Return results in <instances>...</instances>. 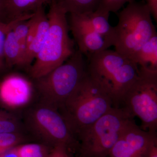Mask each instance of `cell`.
<instances>
[{
	"label": "cell",
	"mask_w": 157,
	"mask_h": 157,
	"mask_svg": "<svg viewBox=\"0 0 157 157\" xmlns=\"http://www.w3.org/2000/svg\"><path fill=\"white\" fill-rule=\"evenodd\" d=\"M87 69L90 78L112 99L114 107H121L125 95L140 74L133 61L108 49L87 59Z\"/></svg>",
	"instance_id": "cell-1"
},
{
	"label": "cell",
	"mask_w": 157,
	"mask_h": 157,
	"mask_svg": "<svg viewBox=\"0 0 157 157\" xmlns=\"http://www.w3.org/2000/svg\"><path fill=\"white\" fill-rule=\"evenodd\" d=\"M113 107L112 99L88 72L59 111L76 135Z\"/></svg>",
	"instance_id": "cell-2"
},
{
	"label": "cell",
	"mask_w": 157,
	"mask_h": 157,
	"mask_svg": "<svg viewBox=\"0 0 157 157\" xmlns=\"http://www.w3.org/2000/svg\"><path fill=\"white\" fill-rule=\"evenodd\" d=\"M67 13L53 0L47 16L49 31L41 50L30 67V74L36 79L63 63L75 52L74 41L69 36Z\"/></svg>",
	"instance_id": "cell-3"
},
{
	"label": "cell",
	"mask_w": 157,
	"mask_h": 157,
	"mask_svg": "<svg viewBox=\"0 0 157 157\" xmlns=\"http://www.w3.org/2000/svg\"><path fill=\"white\" fill-rule=\"evenodd\" d=\"M134 117L124 107H113L76 134L80 157H107L128 123Z\"/></svg>",
	"instance_id": "cell-4"
},
{
	"label": "cell",
	"mask_w": 157,
	"mask_h": 157,
	"mask_svg": "<svg viewBox=\"0 0 157 157\" xmlns=\"http://www.w3.org/2000/svg\"><path fill=\"white\" fill-rule=\"evenodd\" d=\"M114 26L116 51L133 61L140 48L157 34L151 15L145 2L134 1L118 14Z\"/></svg>",
	"instance_id": "cell-5"
},
{
	"label": "cell",
	"mask_w": 157,
	"mask_h": 157,
	"mask_svg": "<svg viewBox=\"0 0 157 157\" xmlns=\"http://www.w3.org/2000/svg\"><path fill=\"white\" fill-rule=\"evenodd\" d=\"M87 73V62L77 49L63 63L35 79L41 103L59 110Z\"/></svg>",
	"instance_id": "cell-6"
},
{
	"label": "cell",
	"mask_w": 157,
	"mask_h": 157,
	"mask_svg": "<svg viewBox=\"0 0 157 157\" xmlns=\"http://www.w3.org/2000/svg\"><path fill=\"white\" fill-rule=\"evenodd\" d=\"M139 70V77L124 97L122 107L140 119L141 129L156 133L157 71Z\"/></svg>",
	"instance_id": "cell-7"
},
{
	"label": "cell",
	"mask_w": 157,
	"mask_h": 157,
	"mask_svg": "<svg viewBox=\"0 0 157 157\" xmlns=\"http://www.w3.org/2000/svg\"><path fill=\"white\" fill-rule=\"evenodd\" d=\"M28 121L32 131L46 145H65L71 152L78 150L75 135L58 109L40 103L29 113Z\"/></svg>",
	"instance_id": "cell-8"
},
{
	"label": "cell",
	"mask_w": 157,
	"mask_h": 157,
	"mask_svg": "<svg viewBox=\"0 0 157 157\" xmlns=\"http://www.w3.org/2000/svg\"><path fill=\"white\" fill-rule=\"evenodd\" d=\"M157 146V133L144 131L130 121L107 157H149Z\"/></svg>",
	"instance_id": "cell-9"
},
{
	"label": "cell",
	"mask_w": 157,
	"mask_h": 157,
	"mask_svg": "<svg viewBox=\"0 0 157 157\" xmlns=\"http://www.w3.org/2000/svg\"><path fill=\"white\" fill-rule=\"evenodd\" d=\"M33 92L32 83L18 74L9 75L0 82V102L9 108L17 109L27 105Z\"/></svg>",
	"instance_id": "cell-10"
},
{
	"label": "cell",
	"mask_w": 157,
	"mask_h": 157,
	"mask_svg": "<svg viewBox=\"0 0 157 157\" xmlns=\"http://www.w3.org/2000/svg\"><path fill=\"white\" fill-rule=\"evenodd\" d=\"M33 23L27 39L23 67H30L35 60L45 42L50 27V22L43 7L34 12Z\"/></svg>",
	"instance_id": "cell-11"
},
{
	"label": "cell",
	"mask_w": 157,
	"mask_h": 157,
	"mask_svg": "<svg viewBox=\"0 0 157 157\" xmlns=\"http://www.w3.org/2000/svg\"><path fill=\"white\" fill-rule=\"evenodd\" d=\"M69 25L78 50L87 59L113 46L103 36L70 17Z\"/></svg>",
	"instance_id": "cell-12"
},
{
	"label": "cell",
	"mask_w": 157,
	"mask_h": 157,
	"mask_svg": "<svg viewBox=\"0 0 157 157\" xmlns=\"http://www.w3.org/2000/svg\"><path fill=\"white\" fill-rule=\"evenodd\" d=\"M109 14H104L96 10L83 14H70V17L103 36L114 46L115 29L114 27L109 23Z\"/></svg>",
	"instance_id": "cell-13"
},
{
	"label": "cell",
	"mask_w": 157,
	"mask_h": 157,
	"mask_svg": "<svg viewBox=\"0 0 157 157\" xmlns=\"http://www.w3.org/2000/svg\"><path fill=\"white\" fill-rule=\"evenodd\" d=\"M53 0H7L6 13L9 22L22 17L32 16L37 9L45 3Z\"/></svg>",
	"instance_id": "cell-14"
},
{
	"label": "cell",
	"mask_w": 157,
	"mask_h": 157,
	"mask_svg": "<svg viewBox=\"0 0 157 157\" xmlns=\"http://www.w3.org/2000/svg\"><path fill=\"white\" fill-rule=\"evenodd\" d=\"M133 61L139 69L157 71V34L141 47Z\"/></svg>",
	"instance_id": "cell-15"
},
{
	"label": "cell",
	"mask_w": 157,
	"mask_h": 157,
	"mask_svg": "<svg viewBox=\"0 0 157 157\" xmlns=\"http://www.w3.org/2000/svg\"><path fill=\"white\" fill-rule=\"evenodd\" d=\"M13 27L7 32L4 42L5 65L9 67L15 66L23 67L22 51L19 41L12 30Z\"/></svg>",
	"instance_id": "cell-16"
},
{
	"label": "cell",
	"mask_w": 157,
	"mask_h": 157,
	"mask_svg": "<svg viewBox=\"0 0 157 157\" xmlns=\"http://www.w3.org/2000/svg\"><path fill=\"white\" fill-rule=\"evenodd\" d=\"M65 12L80 14L94 11L98 9L101 0H54Z\"/></svg>",
	"instance_id": "cell-17"
},
{
	"label": "cell",
	"mask_w": 157,
	"mask_h": 157,
	"mask_svg": "<svg viewBox=\"0 0 157 157\" xmlns=\"http://www.w3.org/2000/svg\"><path fill=\"white\" fill-rule=\"evenodd\" d=\"M15 148L19 157H48L53 147L44 143H21Z\"/></svg>",
	"instance_id": "cell-18"
},
{
	"label": "cell",
	"mask_w": 157,
	"mask_h": 157,
	"mask_svg": "<svg viewBox=\"0 0 157 157\" xmlns=\"http://www.w3.org/2000/svg\"><path fill=\"white\" fill-rule=\"evenodd\" d=\"M33 16H31L29 18H25L18 21L14 25L12 28V30L14 31L15 36L19 41L22 51L23 57V67L26 48L27 39L28 36L29 31L33 23Z\"/></svg>",
	"instance_id": "cell-19"
},
{
	"label": "cell",
	"mask_w": 157,
	"mask_h": 157,
	"mask_svg": "<svg viewBox=\"0 0 157 157\" xmlns=\"http://www.w3.org/2000/svg\"><path fill=\"white\" fill-rule=\"evenodd\" d=\"M19 124L9 113L0 110V134L19 133Z\"/></svg>",
	"instance_id": "cell-20"
},
{
	"label": "cell",
	"mask_w": 157,
	"mask_h": 157,
	"mask_svg": "<svg viewBox=\"0 0 157 157\" xmlns=\"http://www.w3.org/2000/svg\"><path fill=\"white\" fill-rule=\"evenodd\" d=\"M22 140L19 133L0 134V154L22 143Z\"/></svg>",
	"instance_id": "cell-21"
},
{
	"label": "cell",
	"mask_w": 157,
	"mask_h": 157,
	"mask_svg": "<svg viewBox=\"0 0 157 157\" xmlns=\"http://www.w3.org/2000/svg\"><path fill=\"white\" fill-rule=\"evenodd\" d=\"M135 0H101L97 11L104 14L116 12L121 9L125 4Z\"/></svg>",
	"instance_id": "cell-22"
},
{
	"label": "cell",
	"mask_w": 157,
	"mask_h": 157,
	"mask_svg": "<svg viewBox=\"0 0 157 157\" xmlns=\"http://www.w3.org/2000/svg\"><path fill=\"white\" fill-rule=\"evenodd\" d=\"M26 18L22 17L8 22L0 21V70L5 66L4 56V45L6 35L8 31L14 26V25L20 20Z\"/></svg>",
	"instance_id": "cell-23"
},
{
	"label": "cell",
	"mask_w": 157,
	"mask_h": 157,
	"mask_svg": "<svg viewBox=\"0 0 157 157\" xmlns=\"http://www.w3.org/2000/svg\"><path fill=\"white\" fill-rule=\"evenodd\" d=\"M71 153L67 146L59 145L53 147L48 157H70Z\"/></svg>",
	"instance_id": "cell-24"
},
{
	"label": "cell",
	"mask_w": 157,
	"mask_h": 157,
	"mask_svg": "<svg viewBox=\"0 0 157 157\" xmlns=\"http://www.w3.org/2000/svg\"><path fill=\"white\" fill-rule=\"evenodd\" d=\"M145 2L151 16L157 21V0H145Z\"/></svg>",
	"instance_id": "cell-25"
},
{
	"label": "cell",
	"mask_w": 157,
	"mask_h": 157,
	"mask_svg": "<svg viewBox=\"0 0 157 157\" xmlns=\"http://www.w3.org/2000/svg\"><path fill=\"white\" fill-rule=\"evenodd\" d=\"M7 0H0V21L8 22L6 17V4Z\"/></svg>",
	"instance_id": "cell-26"
},
{
	"label": "cell",
	"mask_w": 157,
	"mask_h": 157,
	"mask_svg": "<svg viewBox=\"0 0 157 157\" xmlns=\"http://www.w3.org/2000/svg\"><path fill=\"white\" fill-rule=\"evenodd\" d=\"M15 147L1 154L0 157H19Z\"/></svg>",
	"instance_id": "cell-27"
},
{
	"label": "cell",
	"mask_w": 157,
	"mask_h": 157,
	"mask_svg": "<svg viewBox=\"0 0 157 157\" xmlns=\"http://www.w3.org/2000/svg\"><path fill=\"white\" fill-rule=\"evenodd\" d=\"M149 157H157V146H155L153 148Z\"/></svg>",
	"instance_id": "cell-28"
},
{
	"label": "cell",
	"mask_w": 157,
	"mask_h": 157,
	"mask_svg": "<svg viewBox=\"0 0 157 157\" xmlns=\"http://www.w3.org/2000/svg\"><path fill=\"white\" fill-rule=\"evenodd\" d=\"M70 157H80L78 156V157H74V156H72V155L71 154V155H70Z\"/></svg>",
	"instance_id": "cell-29"
}]
</instances>
